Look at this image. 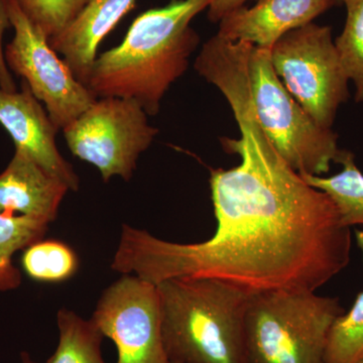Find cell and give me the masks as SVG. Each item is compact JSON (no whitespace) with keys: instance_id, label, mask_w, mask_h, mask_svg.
<instances>
[{"instance_id":"1","label":"cell","mask_w":363,"mask_h":363,"mask_svg":"<svg viewBox=\"0 0 363 363\" xmlns=\"http://www.w3.org/2000/svg\"><path fill=\"white\" fill-rule=\"evenodd\" d=\"M212 85L225 97L240 138H222L240 157L210 169L216 229L209 240L180 243L123 225L111 269L150 283L213 279L253 294L316 292L350 262V227L328 195L313 188L272 147L260 128L242 63L221 67Z\"/></svg>"},{"instance_id":"2","label":"cell","mask_w":363,"mask_h":363,"mask_svg":"<svg viewBox=\"0 0 363 363\" xmlns=\"http://www.w3.org/2000/svg\"><path fill=\"white\" fill-rule=\"evenodd\" d=\"M209 0H172L138 16L121 45L95 60L85 86L97 98L135 100L156 116L169 87L187 71L200 37L191 23Z\"/></svg>"},{"instance_id":"3","label":"cell","mask_w":363,"mask_h":363,"mask_svg":"<svg viewBox=\"0 0 363 363\" xmlns=\"http://www.w3.org/2000/svg\"><path fill=\"white\" fill-rule=\"evenodd\" d=\"M157 288L169 363H245L250 294L213 279H169Z\"/></svg>"},{"instance_id":"4","label":"cell","mask_w":363,"mask_h":363,"mask_svg":"<svg viewBox=\"0 0 363 363\" xmlns=\"http://www.w3.org/2000/svg\"><path fill=\"white\" fill-rule=\"evenodd\" d=\"M344 313L338 298L316 292L250 295L245 363H324L329 332Z\"/></svg>"},{"instance_id":"5","label":"cell","mask_w":363,"mask_h":363,"mask_svg":"<svg viewBox=\"0 0 363 363\" xmlns=\"http://www.w3.org/2000/svg\"><path fill=\"white\" fill-rule=\"evenodd\" d=\"M250 86L255 116L264 135L284 161L301 176H323L340 147L332 128L319 125L281 82L269 50L253 47Z\"/></svg>"},{"instance_id":"6","label":"cell","mask_w":363,"mask_h":363,"mask_svg":"<svg viewBox=\"0 0 363 363\" xmlns=\"http://www.w3.org/2000/svg\"><path fill=\"white\" fill-rule=\"evenodd\" d=\"M272 66L291 95L319 125L332 128L339 107L350 97L330 26L308 23L269 50Z\"/></svg>"},{"instance_id":"7","label":"cell","mask_w":363,"mask_h":363,"mask_svg":"<svg viewBox=\"0 0 363 363\" xmlns=\"http://www.w3.org/2000/svg\"><path fill=\"white\" fill-rule=\"evenodd\" d=\"M147 116L135 100L98 98L64 128V136L72 154L96 167L104 182L114 177L128 182L159 133Z\"/></svg>"},{"instance_id":"8","label":"cell","mask_w":363,"mask_h":363,"mask_svg":"<svg viewBox=\"0 0 363 363\" xmlns=\"http://www.w3.org/2000/svg\"><path fill=\"white\" fill-rule=\"evenodd\" d=\"M13 40L4 49L9 70L23 78L59 130L73 123L97 99L59 58L49 38L21 9L18 0H6Z\"/></svg>"},{"instance_id":"9","label":"cell","mask_w":363,"mask_h":363,"mask_svg":"<svg viewBox=\"0 0 363 363\" xmlns=\"http://www.w3.org/2000/svg\"><path fill=\"white\" fill-rule=\"evenodd\" d=\"M91 320L116 344V363H169L155 284L123 274L102 293Z\"/></svg>"},{"instance_id":"10","label":"cell","mask_w":363,"mask_h":363,"mask_svg":"<svg viewBox=\"0 0 363 363\" xmlns=\"http://www.w3.org/2000/svg\"><path fill=\"white\" fill-rule=\"evenodd\" d=\"M0 124L11 135L16 150L25 152L45 171L77 192L80 179L57 145L60 130L26 81L21 91L0 89Z\"/></svg>"},{"instance_id":"11","label":"cell","mask_w":363,"mask_h":363,"mask_svg":"<svg viewBox=\"0 0 363 363\" xmlns=\"http://www.w3.org/2000/svg\"><path fill=\"white\" fill-rule=\"evenodd\" d=\"M337 4L336 0H259L227 14L217 33L231 42L271 50L286 33L314 23Z\"/></svg>"},{"instance_id":"12","label":"cell","mask_w":363,"mask_h":363,"mask_svg":"<svg viewBox=\"0 0 363 363\" xmlns=\"http://www.w3.org/2000/svg\"><path fill=\"white\" fill-rule=\"evenodd\" d=\"M69 188L25 152L16 150L0 173V213L21 215L50 224L56 220Z\"/></svg>"},{"instance_id":"13","label":"cell","mask_w":363,"mask_h":363,"mask_svg":"<svg viewBox=\"0 0 363 363\" xmlns=\"http://www.w3.org/2000/svg\"><path fill=\"white\" fill-rule=\"evenodd\" d=\"M136 0H88L65 28L50 38L52 49L64 56L74 75L84 84L102 40L135 9ZM85 85V84H84Z\"/></svg>"},{"instance_id":"14","label":"cell","mask_w":363,"mask_h":363,"mask_svg":"<svg viewBox=\"0 0 363 363\" xmlns=\"http://www.w3.org/2000/svg\"><path fill=\"white\" fill-rule=\"evenodd\" d=\"M335 162L342 168L335 175L302 177L313 188L328 195L344 225L363 226V173L350 150L341 149Z\"/></svg>"},{"instance_id":"15","label":"cell","mask_w":363,"mask_h":363,"mask_svg":"<svg viewBox=\"0 0 363 363\" xmlns=\"http://www.w3.org/2000/svg\"><path fill=\"white\" fill-rule=\"evenodd\" d=\"M59 344L47 363H106L102 357L104 336L93 323L71 310H60L57 314Z\"/></svg>"},{"instance_id":"16","label":"cell","mask_w":363,"mask_h":363,"mask_svg":"<svg viewBox=\"0 0 363 363\" xmlns=\"http://www.w3.org/2000/svg\"><path fill=\"white\" fill-rule=\"evenodd\" d=\"M49 228L45 222L30 217L0 213V292L14 291L23 276L14 266L13 255L44 238Z\"/></svg>"},{"instance_id":"17","label":"cell","mask_w":363,"mask_h":363,"mask_svg":"<svg viewBox=\"0 0 363 363\" xmlns=\"http://www.w3.org/2000/svg\"><path fill=\"white\" fill-rule=\"evenodd\" d=\"M21 266L23 272L35 281L63 283L77 272L79 259L65 242L43 238L23 250Z\"/></svg>"},{"instance_id":"18","label":"cell","mask_w":363,"mask_h":363,"mask_svg":"<svg viewBox=\"0 0 363 363\" xmlns=\"http://www.w3.org/2000/svg\"><path fill=\"white\" fill-rule=\"evenodd\" d=\"M346 20L334 40L346 75L355 88V101L363 102V0H344Z\"/></svg>"},{"instance_id":"19","label":"cell","mask_w":363,"mask_h":363,"mask_svg":"<svg viewBox=\"0 0 363 363\" xmlns=\"http://www.w3.org/2000/svg\"><path fill=\"white\" fill-rule=\"evenodd\" d=\"M363 359V291L350 311L335 320L329 332L324 363H358Z\"/></svg>"},{"instance_id":"20","label":"cell","mask_w":363,"mask_h":363,"mask_svg":"<svg viewBox=\"0 0 363 363\" xmlns=\"http://www.w3.org/2000/svg\"><path fill=\"white\" fill-rule=\"evenodd\" d=\"M21 9L40 30L54 37L74 20L88 0H18Z\"/></svg>"},{"instance_id":"21","label":"cell","mask_w":363,"mask_h":363,"mask_svg":"<svg viewBox=\"0 0 363 363\" xmlns=\"http://www.w3.org/2000/svg\"><path fill=\"white\" fill-rule=\"evenodd\" d=\"M11 26L6 0H0V89L13 92L18 89L11 70L7 67L4 48V33Z\"/></svg>"},{"instance_id":"22","label":"cell","mask_w":363,"mask_h":363,"mask_svg":"<svg viewBox=\"0 0 363 363\" xmlns=\"http://www.w3.org/2000/svg\"><path fill=\"white\" fill-rule=\"evenodd\" d=\"M248 0H209L208 6V20L213 23H219L227 14L245 6Z\"/></svg>"},{"instance_id":"23","label":"cell","mask_w":363,"mask_h":363,"mask_svg":"<svg viewBox=\"0 0 363 363\" xmlns=\"http://www.w3.org/2000/svg\"><path fill=\"white\" fill-rule=\"evenodd\" d=\"M21 363H35L32 358H30V355L28 353H23L21 354Z\"/></svg>"},{"instance_id":"24","label":"cell","mask_w":363,"mask_h":363,"mask_svg":"<svg viewBox=\"0 0 363 363\" xmlns=\"http://www.w3.org/2000/svg\"><path fill=\"white\" fill-rule=\"evenodd\" d=\"M344 0H336V2H337L338 4H342Z\"/></svg>"},{"instance_id":"25","label":"cell","mask_w":363,"mask_h":363,"mask_svg":"<svg viewBox=\"0 0 363 363\" xmlns=\"http://www.w3.org/2000/svg\"><path fill=\"white\" fill-rule=\"evenodd\" d=\"M358 363H363V359L360 360V362Z\"/></svg>"}]
</instances>
